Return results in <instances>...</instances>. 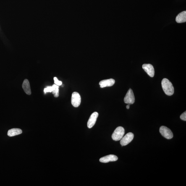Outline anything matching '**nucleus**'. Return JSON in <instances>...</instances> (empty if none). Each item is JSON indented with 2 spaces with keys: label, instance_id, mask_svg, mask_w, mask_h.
Masks as SVG:
<instances>
[{
  "label": "nucleus",
  "instance_id": "f257e3e1",
  "mask_svg": "<svg viewBox=\"0 0 186 186\" xmlns=\"http://www.w3.org/2000/svg\"><path fill=\"white\" fill-rule=\"evenodd\" d=\"M163 91L166 95H172L174 93V88L172 84L167 79L164 78L161 82Z\"/></svg>",
  "mask_w": 186,
  "mask_h": 186
},
{
  "label": "nucleus",
  "instance_id": "f03ea898",
  "mask_svg": "<svg viewBox=\"0 0 186 186\" xmlns=\"http://www.w3.org/2000/svg\"><path fill=\"white\" fill-rule=\"evenodd\" d=\"M125 130L123 127H119L117 128L113 133L112 137V139L115 141H118L124 137Z\"/></svg>",
  "mask_w": 186,
  "mask_h": 186
},
{
  "label": "nucleus",
  "instance_id": "7ed1b4c3",
  "mask_svg": "<svg viewBox=\"0 0 186 186\" xmlns=\"http://www.w3.org/2000/svg\"><path fill=\"white\" fill-rule=\"evenodd\" d=\"M160 132L162 136L168 139H172L174 136L172 131L166 126H161L160 128Z\"/></svg>",
  "mask_w": 186,
  "mask_h": 186
},
{
  "label": "nucleus",
  "instance_id": "20e7f679",
  "mask_svg": "<svg viewBox=\"0 0 186 186\" xmlns=\"http://www.w3.org/2000/svg\"><path fill=\"white\" fill-rule=\"evenodd\" d=\"M71 101L74 107H78L80 106L81 102V98L80 94L77 92H74L72 95Z\"/></svg>",
  "mask_w": 186,
  "mask_h": 186
},
{
  "label": "nucleus",
  "instance_id": "39448f33",
  "mask_svg": "<svg viewBox=\"0 0 186 186\" xmlns=\"http://www.w3.org/2000/svg\"><path fill=\"white\" fill-rule=\"evenodd\" d=\"M124 103L127 104H133L135 102V97L133 91L131 89H129L124 98Z\"/></svg>",
  "mask_w": 186,
  "mask_h": 186
},
{
  "label": "nucleus",
  "instance_id": "423d86ee",
  "mask_svg": "<svg viewBox=\"0 0 186 186\" xmlns=\"http://www.w3.org/2000/svg\"><path fill=\"white\" fill-rule=\"evenodd\" d=\"M134 136L133 134L132 133H128L121 139L120 144L122 146H126L128 145L133 139Z\"/></svg>",
  "mask_w": 186,
  "mask_h": 186
},
{
  "label": "nucleus",
  "instance_id": "0eeeda50",
  "mask_svg": "<svg viewBox=\"0 0 186 186\" xmlns=\"http://www.w3.org/2000/svg\"><path fill=\"white\" fill-rule=\"evenodd\" d=\"M142 68L150 77H153L154 75L155 71L153 66L150 64H144Z\"/></svg>",
  "mask_w": 186,
  "mask_h": 186
},
{
  "label": "nucleus",
  "instance_id": "6e6552de",
  "mask_svg": "<svg viewBox=\"0 0 186 186\" xmlns=\"http://www.w3.org/2000/svg\"><path fill=\"white\" fill-rule=\"evenodd\" d=\"M98 115V113L96 112L91 114L87 123V126L89 128H92L95 125Z\"/></svg>",
  "mask_w": 186,
  "mask_h": 186
},
{
  "label": "nucleus",
  "instance_id": "1a4fd4ad",
  "mask_svg": "<svg viewBox=\"0 0 186 186\" xmlns=\"http://www.w3.org/2000/svg\"><path fill=\"white\" fill-rule=\"evenodd\" d=\"M118 157L115 155L110 154L108 155L100 158V162L103 163H106L110 162H114L117 160Z\"/></svg>",
  "mask_w": 186,
  "mask_h": 186
},
{
  "label": "nucleus",
  "instance_id": "9d476101",
  "mask_svg": "<svg viewBox=\"0 0 186 186\" xmlns=\"http://www.w3.org/2000/svg\"><path fill=\"white\" fill-rule=\"evenodd\" d=\"M115 82V81L113 79H106L101 81L99 82L100 87L101 88L108 87L113 86Z\"/></svg>",
  "mask_w": 186,
  "mask_h": 186
},
{
  "label": "nucleus",
  "instance_id": "9b49d317",
  "mask_svg": "<svg viewBox=\"0 0 186 186\" xmlns=\"http://www.w3.org/2000/svg\"><path fill=\"white\" fill-rule=\"evenodd\" d=\"M22 87L24 91L27 95H30L32 92L31 90L30 82L28 79H25L22 83Z\"/></svg>",
  "mask_w": 186,
  "mask_h": 186
},
{
  "label": "nucleus",
  "instance_id": "f8f14e48",
  "mask_svg": "<svg viewBox=\"0 0 186 186\" xmlns=\"http://www.w3.org/2000/svg\"><path fill=\"white\" fill-rule=\"evenodd\" d=\"M176 21L179 23L185 22H186V11H183L178 14L176 18Z\"/></svg>",
  "mask_w": 186,
  "mask_h": 186
},
{
  "label": "nucleus",
  "instance_id": "ddd939ff",
  "mask_svg": "<svg viewBox=\"0 0 186 186\" xmlns=\"http://www.w3.org/2000/svg\"><path fill=\"white\" fill-rule=\"evenodd\" d=\"M22 131L20 129L14 128L8 131L7 135L9 137H12L18 135L22 133Z\"/></svg>",
  "mask_w": 186,
  "mask_h": 186
},
{
  "label": "nucleus",
  "instance_id": "4468645a",
  "mask_svg": "<svg viewBox=\"0 0 186 186\" xmlns=\"http://www.w3.org/2000/svg\"><path fill=\"white\" fill-rule=\"evenodd\" d=\"M52 86L53 87V91L52 93L54 95L55 97H58L59 95V86L55 84Z\"/></svg>",
  "mask_w": 186,
  "mask_h": 186
},
{
  "label": "nucleus",
  "instance_id": "2eb2a0df",
  "mask_svg": "<svg viewBox=\"0 0 186 186\" xmlns=\"http://www.w3.org/2000/svg\"><path fill=\"white\" fill-rule=\"evenodd\" d=\"M53 91V87L52 86H48L46 88H45L44 89V92L45 93H52Z\"/></svg>",
  "mask_w": 186,
  "mask_h": 186
},
{
  "label": "nucleus",
  "instance_id": "dca6fc26",
  "mask_svg": "<svg viewBox=\"0 0 186 186\" xmlns=\"http://www.w3.org/2000/svg\"><path fill=\"white\" fill-rule=\"evenodd\" d=\"M54 80L55 84L57 85L60 86L62 85V82L58 80L57 78L55 77L54 78Z\"/></svg>",
  "mask_w": 186,
  "mask_h": 186
},
{
  "label": "nucleus",
  "instance_id": "f3484780",
  "mask_svg": "<svg viewBox=\"0 0 186 186\" xmlns=\"http://www.w3.org/2000/svg\"><path fill=\"white\" fill-rule=\"evenodd\" d=\"M180 119L182 120L186 121V112H184L181 114L180 116Z\"/></svg>",
  "mask_w": 186,
  "mask_h": 186
},
{
  "label": "nucleus",
  "instance_id": "a211bd4d",
  "mask_svg": "<svg viewBox=\"0 0 186 186\" xmlns=\"http://www.w3.org/2000/svg\"><path fill=\"white\" fill-rule=\"evenodd\" d=\"M126 108L128 109H129L130 108V104H128V105H127V106H126Z\"/></svg>",
  "mask_w": 186,
  "mask_h": 186
}]
</instances>
